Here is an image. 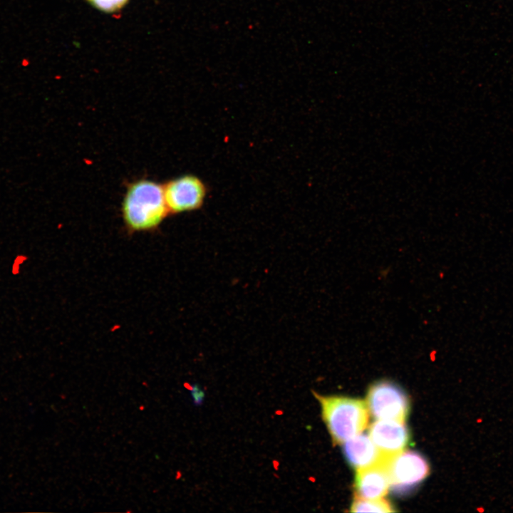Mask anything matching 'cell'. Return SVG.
Here are the masks:
<instances>
[{"mask_svg":"<svg viewBox=\"0 0 513 513\" xmlns=\"http://www.w3.org/2000/svg\"><path fill=\"white\" fill-rule=\"evenodd\" d=\"M121 214L129 233L157 229L170 214L163 184L147 178L128 182L121 204Z\"/></svg>","mask_w":513,"mask_h":513,"instance_id":"obj_1","label":"cell"},{"mask_svg":"<svg viewBox=\"0 0 513 513\" xmlns=\"http://www.w3.org/2000/svg\"><path fill=\"white\" fill-rule=\"evenodd\" d=\"M314 393L321 404L322 418L333 444L343 443L366 428L369 412L365 401Z\"/></svg>","mask_w":513,"mask_h":513,"instance_id":"obj_2","label":"cell"},{"mask_svg":"<svg viewBox=\"0 0 513 513\" xmlns=\"http://www.w3.org/2000/svg\"><path fill=\"white\" fill-rule=\"evenodd\" d=\"M163 190L170 214L200 209L208 193V188L203 180L191 174L167 180L163 184Z\"/></svg>","mask_w":513,"mask_h":513,"instance_id":"obj_3","label":"cell"},{"mask_svg":"<svg viewBox=\"0 0 513 513\" xmlns=\"http://www.w3.org/2000/svg\"><path fill=\"white\" fill-rule=\"evenodd\" d=\"M366 403L368 412L376 420L404 422L409 411V400L405 393L388 381L371 385Z\"/></svg>","mask_w":513,"mask_h":513,"instance_id":"obj_4","label":"cell"},{"mask_svg":"<svg viewBox=\"0 0 513 513\" xmlns=\"http://www.w3.org/2000/svg\"><path fill=\"white\" fill-rule=\"evenodd\" d=\"M390 487L396 494H404L413 489L428 475L425 458L415 451H402L391 456L387 464Z\"/></svg>","mask_w":513,"mask_h":513,"instance_id":"obj_5","label":"cell"},{"mask_svg":"<svg viewBox=\"0 0 513 513\" xmlns=\"http://www.w3.org/2000/svg\"><path fill=\"white\" fill-rule=\"evenodd\" d=\"M369 436L378 450L393 456L404 450L410 434L404 422L377 420L369 428Z\"/></svg>","mask_w":513,"mask_h":513,"instance_id":"obj_6","label":"cell"},{"mask_svg":"<svg viewBox=\"0 0 513 513\" xmlns=\"http://www.w3.org/2000/svg\"><path fill=\"white\" fill-rule=\"evenodd\" d=\"M389 458L377 465L357 470L355 481L357 497L373 499L383 498L387 494L390 487L387 467Z\"/></svg>","mask_w":513,"mask_h":513,"instance_id":"obj_7","label":"cell"},{"mask_svg":"<svg viewBox=\"0 0 513 513\" xmlns=\"http://www.w3.org/2000/svg\"><path fill=\"white\" fill-rule=\"evenodd\" d=\"M343 444L346 460L356 470L377 465L391 457L382 453L367 434L360 433Z\"/></svg>","mask_w":513,"mask_h":513,"instance_id":"obj_8","label":"cell"},{"mask_svg":"<svg viewBox=\"0 0 513 513\" xmlns=\"http://www.w3.org/2000/svg\"><path fill=\"white\" fill-rule=\"evenodd\" d=\"M353 512H392L394 511L391 504L383 498L362 499L356 497L351 507Z\"/></svg>","mask_w":513,"mask_h":513,"instance_id":"obj_9","label":"cell"},{"mask_svg":"<svg viewBox=\"0 0 513 513\" xmlns=\"http://www.w3.org/2000/svg\"><path fill=\"white\" fill-rule=\"evenodd\" d=\"M92 6L104 12L112 13L121 9L128 0H87Z\"/></svg>","mask_w":513,"mask_h":513,"instance_id":"obj_10","label":"cell"},{"mask_svg":"<svg viewBox=\"0 0 513 513\" xmlns=\"http://www.w3.org/2000/svg\"><path fill=\"white\" fill-rule=\"evenodd\" d=\"M191 395L194 403L195 405H199L201 403L204 395L199 386L195 385L191 388Z\"/></svg>","mask_w":513,"mask_h":513,"instance_id":"obj_11","label":"cell"}]
</instances>
